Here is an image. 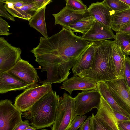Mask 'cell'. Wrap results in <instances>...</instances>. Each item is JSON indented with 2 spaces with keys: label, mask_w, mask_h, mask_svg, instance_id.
Instances as JSON below:
<instances>
[{
  "label": "cell",
  "mask_w": 130,
  "mask_h": 130,
  "mask_svg": "<svg viewBox=\"0 0 130 130\" xmlns=\"http://www.w3.org/2000/svg\"><path fill=\"white\" fill-rule=\"evenodd\" d=\"M95 117L109 130H120L115 111L101 96Z\"/></svg>",
  "instance_id": "obj_14"
},
{
  "label": "cell",
  "mask_w": 130,
  "mask_h": 130,
  "mask_svg": "<svg viewBox=\"0 0 130 130\" xmlns=\"http://www.w3.org/2000/svg\"><path fill=\"white\" fill-rule=\"evenodd\" d=\"M31 52L35 57V61L42 66L41 71L47 72L46 79L39 81L42 84L60 83L67 80L71 73L70 69L77 59L69 60L51 54Z\"/></svg>",
  "instance_id": "obj_4"
},
{
  "label": "cell",
  "mask_w": 130,
  "mask_h": 130,
  "mask_svg": "<svg viewBox=\"0 0 130 130\" xmlns=\"http://www.w3.org/2000/svg\"><path fill=\"white\" fill-rule=\"evenodd\" d=\"M129 55H130V52L129 53Z\"/></svg>",
  "instance_id": "obj_43"
},
{
  "label": "cell",
  "mask_w": 130,
  "mask_h": 130,
  "mask_svg": "<svg viewBox=\"0 0 130 130\" xmlns=\"http://www.w3.org/2000/svg\"><path fill=\"white\" fill-rule=\"evenodd\" d=\"M59 96L52 90L42 97L28 110L22 113L36 129L50 127L54 123Z\"/></svg>",
  "instance_id": "obj_3"
},
{
  "label": "cell",
  "mask_w": 130,
  "mask_h": 130,
  "mask_svg": "<svg viewBox=\"0 0 130 130\" xmlns=\"http://www.w3.org/2000/svg\"><path fill=\"white\" fill-rule=\"evenodd\" d=\"M91 130H109L95 117L92 113L90 118Z\"/></svg>",
  "instance_id": "obj_28"
},
{
  "label": "cell",
  "mask_w": 130,
  "mask_h": 130,
  "mask_svg": "<svg viewBox=\"0 0 130 130\" xmlns=\"http://www.w3.org/2000/svg\"><path fill=\"white\" fill-rule=\"evenodd\" d=\"M33 2L38 10L46 7L52 1L51 0H33Z\"/></svg>",
  "instance_id": "obj_33"
},
{
  "label": "cell",
  "mask_w": 130,
  "mask_h": 130,
  "mask_svg": "<svg viewBox=\"0 0 130 130\" xmlns=\"http://www.w3.org/2000/svg\"><path fill=\"white\" fill-rule=\"evenodd\" d=\"M97 83L79 76H74L63 82L60 88L67 91L70 94L76 90L87 91L97 88Z\"/></svg>",
  "instance_id": "obj_17"
},
{
  "label": "cell",
  "mask_w": 130,
  "mask_h": 130,
  "mask_svg": "<svg viewBox=\"0 0 130 130\" xmlns=\"http://www.w3.org/2000/svg\"><path fill=\"white\" fill-rule=\"evenodd\" d=\"M10 27L7 22L0 17V35L8 36L11 34L12 33L8 32Z\"/></svg>",
  "instance_id": "obj_31"
},
{
  "label": "cell",
  "mask_w": 130,
  "mask_h": 130,
  "mask_svg": "<svg viewBox=\"0 0 130 130\" xmlns=\"http://www.w3.org/2000/svg\"><path fill=\"white\" fill-rule=\"evenodd\" d=\"M22 112L9 100L0 101V130H13L22 120Z\"/></svg>",
  "instance_id": "obj_7"
},
{
  "label": "cell",
  "mask_w": 130,
  "mask_h": 130,
  "mask_svg": "<svg viewBox=\"0 0 130 130\" xmlns=\"http://www.w3.org/2000/svg\"><path fill=\"white\" fill-rule=\"evenodd\" d=\"M7 72L30 87L39 86V77L35 68L28 61L21 58Z\"/></svg>",
  "instance_id": "obj_9"
},
{
  "label": "cell",
  "mask_w": 130,
  "mask_h": 130,
  "mask_svg": "<svg viewBox=\"0 0 130 130\" xmlns=\"http://www.w3.org/2000/svg\"><path fill=\"white\" fill-rule=\"evenodd\" d=\"M74 31L63 27L48 38L41 37L34 50L49 53L72 60L78 59L91 42L75 35Z\"/></svg>",
  "instance_id": "obj_1"
},
{
  "label": "cell",
  "mask_w": 130,
  "mask_h": 130,
  "mask_svg": "<svg viewBox=\"0 0 130 130\" xmlns=\"http://www.w3.org/2000/svg\"><path fill=\"white\" fill-rule=\"evenodd\" d=\"M74 98L66 93L58 101L55 118L52 130H69L71 123L76 116Z\"/></svg>",
  "instance_id": "obj_5"
},
{
  "label": "cell",
  "mask_w": 130,
  "mask_h": 130,
  "mask_svg": "<svg viewBox=\"0 0 130 130\" xmlns=\"http://www.w3.org/2000/svg\"><path fill=\"white\" fill-rule=\"evenodd\" d=\"M107 4L116 12L121 11L130 8L126 4L120 0H105Z\"/></svg>",
  "instance_id": "obj_26"
},
{
  "label": "cell",
  "mask_w": 130,
  "mask_h": 130,
  "mask_svg": "<svg viewBox=\"0 0 130 130\" xmlns=\"http://www.w3.org/2000/svg\"><path fill=\"white\" fill-rule=\"evenodd\" d=\"M87 11H78L66 6L58 13L52 14L55 19V25L59 24L69 29V26L85 17Z\"/></svg>",
  "instance_id": "obj_16"
},
{
  "label": "cell",
  "mask_w": 130,
  "mask_h": 130,
  "mask_svg": "<svg viewBox=\"0 0 130 130\" xmlns=\"http://www.w3.org/2000/svg\"><path fill=\"white\" fill-rule=\"evenodd\" d=\"M22 51L12 46L4 38H0V73L7 72L21 58Z\"/></svg>",
  "instance_id": "obj_12"
},
{
  "label": "cell",
  "mask_w": 130,
  "mask_h": 130,
  "mask_svg": "<svg viewBox=\"0 0 130 130\" xmlns=\"http://www.w3.org/2000/svg\"><path fill=\"white\" fill-rule=\"evenodd\" d=\"M30 125L28 120L22 121L17 125L13 130H24Z\"/></svg>",
  "instance_id": "obj_34"
},
{
  "label": "cell",
  "mask_w": 130,
  "mask_h": 130,
  "mask_svg": "<svg viewBox=\"0 0 130 130\" xmlns=\"http://www.w3.org/2000/svg\"><path fill=\"white\" fill-rule=\"evenodd\" d=\"M87 12L95 20L110 28L112 16L116 12L107 4L105 0L92 3L89 5Z\"/></svg>",
  "instance_id": "obj_13"
},
{
  "label": "cell",
  "mask_w": 130,
  "mask_h": 130,
  "mask_svg": "<svg viewBox=\"0 0 130 130\" xmlns=\"http://www.w3.org/2000/svg\"><path fill=\"white\" fill-rule=\"evenodd\" d=\"M51 84H42L26 89L15 98L14 105L22 112L28 110L45 94L52 90Z\"/></svg>",
  "instance_id": "obj_6"
},
{
  "label": "cell",
  "mask_w": 130,
  "mask_h": 130,
  "mask_svg": "<svg viewBox=\"0 0 130 130\" xmlns=\"http://www.w3.org/2000/svg\"><path fill=\"white\" fill-rule=\"evenodd\" d=\"M31 87L28 85L22 82L7 73H0V93L8 92L25 90Z\"/></svg>",
  "instance_id": "obj_19"
},
{
  "label": "cell",
  "mask_w": 130,
  "mask_h": 130,
  "mask_svg": "<svg viewBox=\"0 0 130 130\" xmlns=\"http://www.w3.org/2000/svg\"><path fill=\"white\" fill-rule=\"evenodd\" d=\"M3 0H0V16L5 18L13 21H15L14 17L11 15L7 12L4 6Z\"/></svg>",
  "instance_id": "obj_32"
},
{
  "label": "cell",
  "mask_w": 130,
  "mask_h": 130,
  "mask_svg": "<svg viewBox=\"0 0 130 130\" xmlns=\"http://www.w3.org/2000/svg\"><path fill=\"white\" fill-rule=\"evenodd\" d=\"M115 36L111 28L95 20L89 30L81 37L85 40L94 42L114 39Z\"/></svg>",
  "instance_id": "obj_15"
},
{
  "label": "cell",
  "mask_w": 130,
  "mask_h": 130,
  "mask_svg": "<svg viewBox=\"0 0 130 130\" xmlns=\"http://www.w3.org/2000/svg\"><path fill=\"white\" fill-rule=\"evenodd\" d=\"M128 5L130 7V0H120Z\"/></svg>",
  "instance_id": "obj_40"
},
{
  "label": "cell",
  "mask_w": 130,
  "mask_h": 130,
  "mask_svg": "<svg viewBox=\"0 0 130 130\" xmlns=\"http://www.w3.org/2000/svg\"><path fill=\"white\" fill-rule=\"evenodd\" d=\"M87 118L85 115L76 116L72 120L69 130H77Z\"/></svg>",
  "instance_id": "obj_29"
},
{
  "label": "cell",
  "mask_w": 130,
  "mask_h": 130,
  "mask_svg": "<svg viewBox=\"0 0 130 130\" xmlns=\"http://www.w3.org/2000/svg\"><path fill=\"white\" fill-rule=\"evenodd\" d=\"M118 31L130 34V23L121 27L118 32Z\"/></svg>",
  "instance_id": "obj_38"
},
{
  "label": "cell",
  "mask_w": 130,
  "mask_h": 130,
  "mask_svg": "<svg viewBox=\"0 0 130 130\" xmlns=\"http://www.w3.org/2000/svg\"><path fill=\"white\" fill-rule=\"evenodd\" d=\"M118 104L130 114V88L124 78L104 82Z\"/></svg>",
  "instance_id": "obj_11"
},
{
  "label": "cell",
  "mask_w": 130,
  "mask_h": 130,
  "mask_svg": "<svg viewBox=\"0 0 130 130\" xmlns=\"http://www.w3.org/2000/svg\"><path fill=\"white\" fill-rule=\"evenodd\" d=\"M39 130H48L46 129H42Z\"/></svg>",
  "instance_id": "obj_42"
},
{
  "label": "cell",
  "mask_w": 130,
  "mask_h": 130,
  "mask_svg": "<svg viewBox=\"0 0 130 130\" xmlns=\"http://www.w3.org/2000/svg\"><path fill=\"white\" fill-rule=\"evenodd\" d=\"M130 52V43L129 44V45L126 48V49H125L124 51V53H125V54L127 55H129V53Z\"/></svg>",
  "instance_id": "obj_39"
},
{
  "label": "cell",
  "mask_w": 130,
  "mask_h": 130,
  "mask_svg": "<svg viewBox=\"0 0 130 130\" xmlns=\"http://www.w3.org/2000/svg\"><path fill=\"white\" fill-rule=\"evenodd\" d=\"M124 78L129 88H130V57L126 55L125 67Z\"/></svg>",
  "instance_id": "obj_30"
},
{
  "label": "cell",
  "mask_w": 130,
  "mask_h": 130,
  "mask_svg": "<svg viewBox=\"0 0 130 130\" xmlns=\"http://www.w3.org/2000/svg\"><path fill=\"white\" fill-rule=\"evenodd\" d=\"M46 7L38 10L28 21L30 26L36 29L45 38H48L45 20V12Z\"/></svg>",
  "instance_id": "obj_22"
},
{
  "label": "cell",
  "mask_w": 130,
  "mask_h": 130,
  "mask_svg": "<svg viewBox=\"0 0 130 130\" xmlns=\"http://www.w3.org/2000/svg\"><path fill=\"white\" fill-rule=\"evenodd\" d=\"M95 52V47L93 42H91L88 48L74 63L72 72L75 76H77L84 70L90 69Z\"/></svg>",
  "instance_id": "obj_18"
},
{
  "label": "cell",
  "mask_w": 130,
  "mask_h": 130,
  "mask_svg": "<svg viewBox=\"0 0 130 130\" xmlns=\"http://www.w3.org/2000/svg\"><path fill=\"white\" fill-rule=\"evenodd\" d=\"M113 59L116 79L124 78L126 54L115 43L112 46Z\"/></svg>",
  "instance_id": "obj_20"
},
{
  "label": "cell",
  "mask_w": 130,
  "mask_h": 130,
  "mask_svg": "<svg viewBox=\"0 0 130 130\" xmlns=\"http://www.w3.org/2000/svg\"><path fill=\"white\" fill-rule=\"evenodd\" d=\"M115 113L119 123L121 122L130 121V118L129 117L115 111Z\"/></svg>",
  "instance_id": "obj_37"
},
{
  "label": "cell",
  "mask_w": 130,
  "mask_h": 130,
  "mask_svg": "<svg viewBox=\"0 0 130 130\" xmlns=\"http://www.w3.org/2000/svg\"><path fill=\"white\" fill-rule=\"evenodd\" d=\"M101 95L97 89L83 91L74 98L76 116H83L93 108H98Z\"/></svg>",
  "instance_id": "obj_8"
},
{
  "label": "cell",
  "mask_w": 130,
  "mask_h": 130,
  "mask_svg": "<svg viewBox=\"0 0 130 130\" xmlns=\"http://www.w3.org/2000/svg\"><path fill=\"white\" fill-rule=\"evenodd\" d=\"M118 126L120 130H130V121L120 122Z\"/></svg>",
  "instance_id": "obj_36"
},
{
  "label": "cell",
  "mask_w": 130,
  "mask_h": 130,
  "mask_svg": "<svg viewBox=\"0 0 130 130\" xmlns=\"http://www.w3.org/2000/svg\"><path fill=\"white\" fill-rule=\"evenodd\" d=\"M7 11L14 17L28 21L38 10L33 0H3Z\"/></svg>",
  "instance_id": "obj_10"
},
{
  "label": "cell",
  "mask_w": 130,
  "mask_h": 130,
  "mask_svg": "<svg viewBox=\"0 0 130 130\" xmlns=\"http://www.w3.org/2000/svg\"><path fill=\"white\" fill-rule=\"evenodd\" d=\"M97 89L101 96L115 111L130 118V114L116 102L104 82H101L97 83Z\"/></svg>",
  "instance_id": "obj_21"
},
{
  "label": "cell",
  "mask_w": 130,
  "mask_h": 130,
  "mask_svg": "<svg viewBox=\"0 0 130 130\" xmlns=\"http://www.w3.org/2000/svg\"><path fill=\"white\" fill-rule=\"evenodd\" d=\"M66 5L72 9L78 11H87L88 8L80 0H67Z\"/></svg>",
  "instance_id": "obj_27"
},
{
  "label": "cell",
  "mask_w": 130,
  "mask_h": 130,
  "mask_svg": "<svg viewBox=\"0 0 130 130\" xmlns=\"http://www.w3.org/2000/svg\"><path fill=\"white\" fill-rule=\"evenodd\" d=\"M24 130H36V129L33 126H29Z\"/></svg>",
  "instance_id": "obj_41"
},
{
  "label": "cell",
  "mask_w": 130,
  "mask_h": 130,
  "mask_svg": "<svg viewBox=\"0 0 130 130\" xmlns=\"http://www.w3.org/2000/svg\"><path fill=\"white\" fill-rule=\"evenodd\" d=\"M95 21L94 18L91 16L85 17L70 25L69 26V29L80 32L84 35L89 30Z\"/></svg>",
  "instance_id": "obj_24"
},
{
  "label": "cell",
  "mask_w": 130,
  "mask_h": 130,
  "mask_svg": "<svg viewBox=\"0 0 130 130\" xmlns=\"http://www.w3.org/2000/svg\"><path fill=\"white\" fill-rule=\"evenodd\" d=\"M91 117L89 116L86 119L79 127V130H91Z\"/></svg>",
  "instance_id": "obj_35"
},
{
  "label": "cell",
  "mask_w": 130,
  "mask_h": 130,
  "mask_svg": "<svg viewBox=\"0 0 130 130\" xmlns=\"http://www.w3.org/2000/svg\"><path fill=\"white\" fill-rule=\"evenodd\" d=\"M93 43L95 52L91 68L83 71L78 75L97 83L116 79L112 57L114 41L106 40Z\"/></svg>",
  "instance_id": "obj_2"
},
{
  "label": "cell",
  "mask_w": 130,
  "mask_h": 130,
  "mask_svg": "<svg viewBox=\"0 0 130 130\" xmlns=\"http://www.w3.org/2000/svg\"><path fill=\"white\" fill-rule=\"evenodd\" d=\"M114 40V43L119 46L124 53L125 49L130 43V34L117 32Z\"/></svg>",
  "instance_id": "obj_25"
},
{
  "label": "cell",
  "mask_w": 130,
  "mask_h": 130,
  "mask_svg": "<svg viewBox=\"0 0 130 130\" xmlns=\"http://www.w3.org/2000/svg\"><path fill=\"white\" fill-rule=\"evenodd\" d=\"M130 23V8L116 12L113 15L111 28L116 32L124 26Z\"/></svg>",
  "instance_id": "obj_23"
}]
</instances>
